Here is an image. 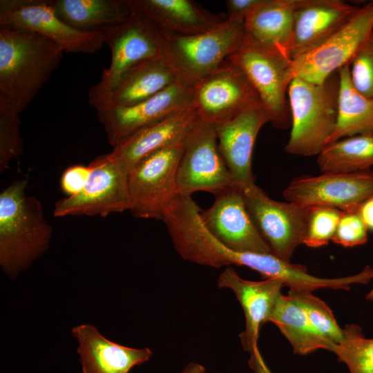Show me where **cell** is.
<instances>
[{"label": "cell", "mask_w": 373, "mask_h": 373, "mask_svg": "<svg viewBox=\"0 0 373 373\" xmlns=\"http://www.w3.org/2000/svg\"><path fill=\"white\" fill-rule=\"evenodd\" d=\"M358 8L340 0H298L294 12L291 59L322 43Z\"/></svg>", "instance_id": "ffe728a7"}, {"label": "cell", "mask_w": 373, "mask_h": 373, "mask_svg": "<svg viewBox=\"0 0 373 373\" xmlns=\"http://www.w3.org/2000/svg\"><path fill=\"white\" fill-rule=\"evenodd\" d=\"M358 213L367 229L373 231V198L366 200L359 206Z\"/></svg>", "instance_id": "74e56055"}, {"label": "cell", "mask_w": 373, "mask_h": 373, "mask_svg": "<svg viewBox=\"0 0 373 373\" xmlns=\"http://www.w3.org/2000/svg\"><path fill=\"white\" fill-rule=\"evenodd\" d=\"M252 221L276 256L290 262L306 239L311 207L271 199L256 184L242 189Z\"/></svg>", "instance_id": "ba28073f"}, {"label": "cell", "mask_w": 373, "mask_h": 373, "mask_svg": "<svg viewBox=\"0 0 373 373\" xmlns=\"http://www.w3.org/2000/svg\"><path fill=\"white\" fill-rule=\"evenodd\" d=\"M219 288L233 291L240 302L245 317V329L240 334L242 348L251 352L258 345L259 332L269 317L285 287L280 278H271L251 281L241 278L232 267H227L218 276Z\"/></svg>", "instance_id": "d6986e66"}, {"label": "cell", "mask_w": 373, "mask_h": 373, "mask_svg": "<svg viewBox=\"0 0 373 373\" xmlns=\"http://www.w3.org/2000/svg\"><path fill=\"white\" fill-rule=\"evenodd\" d=\"M88 165L91 171L84 189L77 195L58 200L54 216L105 217L129 210L128 173L110 153L95 157Z\"/></svg>", "instance_id": "7c38bea8"}, {"label": "cell", "mask_w": 373, "mask_h": 373, "mask_svg": "<svg viewBox=\"0 0 373 373\" xmlns=\"http://www.w3.org/2000/svg\"><path fill=\"white\" fill-rule=\"evenodd\" d=\"M19 113L11 104L0 99V171L3 173L14 158L23 152Z\"/></svg>", "instance_id": "4dcf8cb0"}, {"label": "cell", "mask_w": 373, "mask_h": 373, "mask_svg": "<svg viewBox=\"0 0 373 373\" xmlns=\"http://www.w3.org/2000/svg\"><path fill=\"white\" fill-rule=\"evenodd\" d=\"M365 298L367 300H373V288L366 295Z\"/></svg>", "instance_id": "ab89813d"}, {"label": "cell", "mask_w": 373, "mask_h": 373, "mask_svg": "<svg viewBox=\"0 0 373 373\" xmlns=\"http://www.w3.org/2000/svg\"><path fill=\"white\" fill-rule=\"evenodd\" d=\"M133 10L151 21L162 33L193 35L210 30L227 19L191 0H126Z\"/></svg>", "instance_id": "7402d4cb"}, {"label": "cell", "mask_w": 373, "mask_h": 373, "mask_svg": "<svg viewBox=\"0 0 373 373\" xmlns=\"http://www.w3.org/2000/svg\"><path fill=\"white\" fill-rule=\"evenodd\" d=\"M89 165H75L68 168L63 173L61 179V186L68 196L79 193L85 186L90 174Z\"/></svg>", "instance_id": "e575fe53"}, {"label": "cell", "mask_w": 373, "mask_h": 373, "mask_svg": "<svg viewBox=\"0 0 373 373\" xmlns=\"http://www.w3.org/2000/svg\"><path fill=\"white\" fill-rule=\"evenodd\" d=\"M200 119L193 105L134 133L113 147L109 153L128 173L146 155L182 144Z\"/></svg>", "instance_id": "ac0fdd59"}, {"label": "cell", "mask_w": 373, "mask_h": 373, "mask_svg": "<svg viewBox=\"0 0 373 373\" xmlns=\"http://www.w3.org/2000/svg\"><path fill=\"white\" fill-rule=\"evenodd\" d=\"M316 163L322 173L370 170L373 136H353L328 144L318 155Z\"/></svg>", "instance_id": "83f0119b"}, {"label": "cell", "mask_w": 373, "mask_h": 373, "mask_svg": "<svg viewBox=\"0 0 373 373\" xmlns=\"http://www.w3.org/2000/svg\"><path fill=\"white\" fill-rule=\"evenodd\" d=\"M72 334L78 343L77 352L83 373H129L153 355L147 347L133 348L110 341L93 325H77Z\"/></svg>", "instance_id": "44dd1931"}, {"label": "cell", "mask_w": 373, "mask_h": 373, "mask_svg": "<svg viewBox=\"0 0 373 373\" xmlns=\"http://www.w3.org/2000/svg\"><path fill=\"white\" fill-rule=\"evenodd\" d=\"M193 105V87L178 80L141 102L99 108L97 115L113 148L139 130Z\"/></svg>", "instance_id": "5bb4252c"}, {"label": "cell", "mask_w": 373, "mask_h": 373, "mask_svg": "<svg viewBox=\"0 0 373 373\" xmlns=\"http://www.w3.org/2000/svg\"><path fill=\"white\" fill-rule=\"evenodd\" d=\"M183 143L146 155L129 171V211L135 218L162 220L180 198L176 175Z\"/></svg>", "instance_id": "8992f818"}, {"label": "cell", "mask_w": 373, "mask_h": 373, "mask_svg": "<svg viewBox=\"0 0 373 373\" xmlns=\"http://www.w3.org/2000/svg\"><path fill=\"white\" fill-rule=\"evenodd\" d=\"M338 88V72L321 84L292 79L287 92L291 129L286 153L308 157L323 151L336 127Z\"/></svg>", "instance_id": "3957f363"}, {"label": "cell", "mask_w": 373, "mask_h": 373, "mask_svg": "<svg viewBox=\"0 0 373 373\" xmlns=\"http://www.w3.org/2000/svg\"><path fill=\"white\" fill-rule=\"evenodd\" d=\"M57 16L71 27L86 32L104 31L133 13L126 0H50Z\"/></svg>", "instance_id": "d4e9b609"}, {"label": "cell", "mask_w": 373, "mask_h": 373, "mask_svg": "<svg viewBox=\"0 0 373 373\" xmlns=\"http://www.w3.org/2000/svg\"><path fill=\"white\" fill-rule=\"evenodd\" d=\"M249 354L248 365L253 373H271L265 363L258 345Z\"/></svg>", "instance_id": "8d00e7d4"}, {"label": "cell", "mask_w": 373, "mask_h": 373, "mask_svg": "<svg viewBox=\"0 0 373 373\" xmlns=\"http://www.w3.org/2000/svg\"><path fill=\"white\" fill-rule=\"evenodd\" d=\"M63 54L37 33L0 26V99L21 113L49 80Z\"/></svg>", "instance_id": "6da1fadb"}, {"label": "cell", "mask_w": 373, "mask_h": 373, "mask_svg": "<svg viewBox=\"0 0 373 373\" xmlns=\"http://www.w3.org/2000/svg\"><path fill=\"white\" fill-rule=\"evenodd\" d=\"M105 44L111 50V59L100 79L90 90L89 103L95 107L135 66L162 58V32L148 19L133 10L124 22L105 30Z\"/></svg>", "instance_id": "5b68a950"}, {"label": "cell", "mask_w": 373, "mask_h": 373, "mask_svg": "<svg viewBox=\"0 0 373 373\" xmlns=\"http://www.w3.org/2000/svg\"><path fill=\"white\" fill-rule=\"evenodd\" d=\"M341 215V210L333 207H311L304 244L314 248L327 245L335 234Z\"/></svg>", "instance_id": "1f68e13d"}, {"label": "cell", "mask_w": 373, "mask_h": 373, "mask_svg": "<svg viewBox=\"0 0 373 373\" xmlns=\"http://www.w3.org/2000/svg\"><path fill=\"white\" fill-rule=\"evenodd\" d=\"M288 295L302 308L314 329L323 338L334 345L342 340L343 328L324 301L309 291L289 290Z\"/></svg>", "instance_id": "f546056e"}, {"label": "cell", "mask_w": 373, "mask_h": 373, "mask_svg": "<svg viewBox=\"0 0 373 373\" xmlns=\"http://www.w3.org/2000/svg\"><path fill=\"white\" fill-rule=\"evenodd\" d=\"M267 122L270 116L258 100L230 119L214 125L220 153L242 189L255 184L251 169L254 146L260 128Z\"/></svg>", "instance_id": "e0dca14e"}, {"label": "cell", "mask_w": 373, "mask_h": 373, "mask_svg": "<svg viewBox=\"0 0 373 373\" xmlns=\"http://www.w3.org/2000/svg\"><path fill=\"white\" fill-rule=\"evenodd\" d=\"M349 71L354 88L373 99V32L352 59Z\"/></svg>", "instance_id": "d6a6232c"}, {"label": "cell", "mask_w": 373, "mask_h": 373, "mask_svg": "<svg viewBox=\"0 0 373 373\" xmlns=\"http://www.w3.org/2000/svg\"><path fill=\"white\" fill-rule=\"evenodd\" d=\"M264 0H227V18L244 22Z\"/></svg>", "instance_id": "d590c367"}, {"label": "cell", "mask_w": 373, "mask_h": 373, "mask_svg": "<svg viewBox=\"0 0 373 373\" xmlns=\"http://www.w3.org/2000/svg\"><path fill=\"white\" fill-rule=\"evenodd\" d=\"M27 185L28 179H19L0 193V266L12 280L47 251L52 238L42 204L26 194Z\"/></svg>", "instance_id": "7a4b0ae2"}, {"label": "cell", "mask_w": 373, "mask_h": 373, "mask_svg": "<svg viewBox=\"0 0 373 373\" xmlns=\"http://www.w3.org/2000/svg\"><path fill=\"white\" fill-rule=\"evenodd\" d=\"M342 340L332 350L350 373H373V338H367L356 324H346Z\"/></svg>", "instance_id": "f1b7e54d"}, {"label": "cell", "mask_w": 373, "mask_h": 373, "mask_svg": "<svg viewBox=\"0 0 373 373\" xmlns=\"http://www.w3.org/2000/svg\"><path fill=\"white\" fill-rule=\"evenodd\" d=\"M178 80L162 58L149 60L128 70L94 108L97 110L131 106L156 95Z\"/></svg>", "instance_id": "cb8c5ba5"}, {"label": "cell", "mask_w": 373, "mask_h": 373, "mask_svg": "<svg viewBox=\"0 0 373 373\" xmlns=\"http://www.w3.org/2000/svg\"><path fill=\"white\" fill-rule=\"evenodd\" d=\"M373 32V1L365 3L322 43L291 59L292 77L321 84L349 65Z\"/></svg>", "instance_id": "52a82bcc"}, {"label": "cell", "mask_w": 373, "mask_h": 373, "mask_svg": "<svg viewBox=\"0 0 373 373\" xmlns=\"http://www.w3.org/2000/svg\"><path fill=\"white\" fill-rule=\"evenodd\" d=\"M162 59L180 81L193 87L240 47L245 37L244 22L227 18L203 33H162Z\"/></svg>", "instance_id": "277c9868"}, {"label": "cell", "mask_w": 373, "mask_h": 373, "mask_svg": "<svg viewBox=\"0 0 373 373\" xmlns=\"http://www.w3.org/2000/svg\"><path fill=\"white\" fill-rule=\"evenodd\" d=\"M260 100L244 73L229 59L193 87V102L202 121L223 123Z\"/></svg>", "instance_id": "9a60e30c"}, {"label": "cell", "mask_w": 373, "mask_h": 373, "mask_svg": "<svg viewBox=\"0 0 373 373\" xmlns=\"http://www.w3.org/2000/svg\"><path fill=\"white\" fill-rule=\"evenodd\" d=\"M246 75L278 129L291 125L288 87L292 80L291 59L260 48L245 40L229 58Z\"/></svg>", "instance_id": "30bf717a"}, {"label": "cell", "mask_w": 373, "mask_h": 373, "mask_svg": "<svg viewBox=\"0 0 373 373\" xmlns=\"http://www.w3.org/2000/svg\"><path fill=\"white\" fill-rule=\"evenodd\" d=\"M298 0H264L244 21L245 40L291 59L294 12Z\"/></svg>", "instance_id": "603a6c76"}, {"label": "cell", "mask_w": 373, "mask_h": 373, "mask_svg": "<svg viewBox=\"0 0 373 373\" xmlns=\"http://www.w3.org/2000/svg\"><path fill=\"white\" fill-rule=\"evenodd\" d=\"M290 343L294 354L307 355L334 346L314 329L305 312L289 296L281 294L269 317Z\"/></svg>", "instance_id": "4316f807"}, {"label": "cell", "mask_w": 373, "mask_h": 373, "mask_svg": "<svg viewBox=\"0 0 373 373\" xmlns=\"http://www.w3.org/2000/svg\"><path fill=\"white\" fill-rule=\"evenodd\" d=\"M181 197L198 191L214 195L237 186L220 153L213 124L199 119L183 143L177 169Z\"/></svg>", "instance_id": "8fae6325"}, {"label": "cell", "mask_w": 373, "mask_h": 373, "mask_svg": "<svg viewBox=\"0 0 373 373\" xmlns=\"http://www.w3.org/2000/svg\"><path fill=\"white\" fill-rule=\"evenodd\" d=\"M205 367L198 363H189L181 373H205Z\"/></svg>", "instance_id": "f35d334b"}, {"label": "cell", "mask_w": 373, "mask_h": 373, "mask_svg": "<svg viewBox=\"0 0 373 373\" xmlns=\"http://www.w3.org/2000/svg\"><path fill=\"white\" fill-rule=\"evenodd\" d=\"M0 26L37 33L64 52L93 54L105 44L104 31L71 27L57 16L50 0H1Z\"/></svg>", "instance_id": "9c48e42d"}, {"label": "cell", "mask_w": 373, "mask_h": 373, "mask_svg": "<svg viewBox=\"0 0 373 373\" xmlns=\"http://www.w3.org/2000/svg\"><path fill=\"white\" fill-rule=\"evenodd\" d=\"M367 228L357 211H342L332 241L345 247L365 244L368 239Z\"/></svg>", "instance_id": "836d02e7"}, {"label": "cell", "mask_w": 373, "mask_h": 373, "mask_svg": "<svg viewBox=\"0 0 373 373\" xmlns=\"http://www.w3.org/2000/svg\"><path fill=\"white\" fill-rule=\"evenodd\" d=\"M337 72L339 76L337 122L327 144L353 136H373V99L354 88L350 81L349 65Z\"/></svg>", "instance_id": "484cf974"}, {"label": "cell", "mask_w": 373, "mask_h": 373, "mask_svg": "<svg viewBox=\"0 0 373 373\" xmlns=\"http://www.w3.org/2000/svg\"><path fill=\"white\" fill-rule=\"evenodd\" d=\"M200 215L207 230L227 248L271 253L248 213L240 187L235 186L216 194L213 204L200 209Z\"/></svg>", "instance_id": "2e32d148"}, {"label": "cell", "mask_w": 373, "mask_h": 373, "mask_svg": "<svg viewBox=\"0 0 373 373\" xmlns=\"http://www.w3.org/2000/svg\"><path fill=\"white\" fill-rule=\"evenodd\" d=\"M286 201L305 207L325 206L341 211H357L373 198V171L328 172L292 180L283 191Z\"/></svg>", "instance_id": "4fadbf2b"}]
</instances>
